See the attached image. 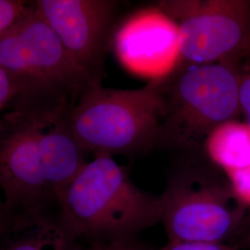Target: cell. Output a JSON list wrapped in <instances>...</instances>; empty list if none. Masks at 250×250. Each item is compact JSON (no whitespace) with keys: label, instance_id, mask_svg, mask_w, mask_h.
I'll list each match as a JSON object with an SVG mask.
<instances>
[{"label":"cell","instance_id":"obj_13","mask_svg":"<svg viewBox=\"0 0 250 250\" xmlns=\"http://www.w3.org/2000/svg\"><path fill=\"white\" fill-rule=\"evenodd\" d=\"M78 250H160L153 248L136 237H129L111 241L79 244Z\"/></svg>","mask_w":250,"mask_h":250},{"label":"cell","instance_id":"obj_3","mask_svg":"<svg viewBox=\"0 0 250 250\" xmlns=\"http://www.w3.org/2000/svg\"><path fill=\"white\" fill-rule=\"evenodd\" d=\"M164 104L159 80L139 89L84 90L63 116L81 148L94 156L132 155L161 144Z\"/></svg>","mask_w":250,"mask_h":250},{"label":"cell","instance_id":"obj_2","mask_svg":"<svg viewBox=\"0 0 250 250\" xmlns=\"http://www.w3.org/2000/svg\"><path fill=\"white\" fill-rule=\"evenodd\" d=\"M0 66L13 91L9 111L37 123L59 121L88 88L34 4L26 17L0 38Z\"/></svg>","mask_w":250,"mask_h":250},{"label":"cell","instance_id":"obj_14","mask_svg":"<svg viewBox=\"0 0 250 250\" xmlns=\"http://www.w3.org/2000/svg\"><path fill=\"white\" fill-rule=\"evenodd\" d=\"M237 198L250 209V167L226 174Z\"/></svg>","mask_w":250,"mask_h":250},{"label":"cell","instance_id":"obj_7","mask_svg":"<svg viewBox=\"0 0 250 250\" xmlns=\"http://www.w3.org/2000/svg\"><path fill=\"white\" fill-rule=\"evenodd\" d=\"M158 8L179 27L176 66L231 64L250 50V1H162Z\"/></svg>","mask_w":250,"mask_h":250},{"label":"cell","instance_id":"obj_10","mask_svg":"<svg viewBox=\"0 0 250 250\" xmlns=\"http://www.w3.org/2000/svg\"><path fill=\"white\" fill-rule=\"evenodd\" d=\"M57 209L0 213V250H78Z\"/></svg>","mask_w":250,"mask_h":250},{"label":"cell","instance_id":"obj_5","mask_svg":"<svg viewBox=\"0 0 250 250\" xmlns=\"http://www.w3.org/2000/svg\"><path fill=\"white\" fill-rule=\"evenodd\" d=\"M158 80L164 104L160 145L195 148L241 114V78L231 64L176 66Z\"/></svg>","mask_w":250,"mask_h":250},{"label":"cell","instance_id":"obj_11","mask_svg":"<svg viewBox=\"0 0 250 250\" xmlns=\"http://www.w3.org/2000/svg\"><path fill=\"white\" fill-rule=\"evenodd\" d=\"M208 159L226 174L250 167V127L236 120L218 126L204 142Z\"/></svg>","mask_w":250,"mask_h":250},{"label":"cell","instance_id":"obj_4","mask_svg":"<svg viewBox=\"0 0 250 250\" xmlns=\"http://www.w3.org/2000/svg\"><path fill=\"white\" fill-rule=\"evenodd\" d=\"M221 171L213 164H189L172 172L160 195L168 241L234 245L250 210Z\"/></svg>","mask_w":250,"mask_h":250},{"label":"cell","instance_id":"obj_17","mask_svg":"<svg viewBox=\"0 0 250 250\" xmlns=\"http://www.w3.org/2000/svg\"><path fill=\"white\" fill-rule=\"evenodd\" d=\"M239 102L241 114L245 118V124L250 127V74L241 78Z\"/></svg>","mask_w":250,"mask_h":250},{"label":"cell","instance_id":"obj_19","mask_svg":"<svg viewBox=\"0 0 250 250\" xmlns=\"http://www.w3.org/2000/svg\"><path fill=\"white\" fill-rule=\"evenodd\" d=\"M1 209H2V200H1V197H0V213H1Z\"/></svg>","mask_w":250,"mask_h":250},{"label":"cell","instance_id":"obj_15","mask_svg":"<svg viewBox=\"0 0 250 250\" xmlns=\"http://www.w3.org/2000/svg\"><path fill=\"white\" fill-rule=\"evenodd\" d=\"M160 250H240L235 245L168 241Z\"/></svg>","mask_w":250,"mask_h":250},{"label":"cell","instance_id":"obj_9","mask_svg":"<svg viewBox=\"0 0 250 250\" xmlns=\"http://www.w3.org/2000/svg\"><path fill=\"white\" fill-rule=\"evenodd\" d=\"M111 47L128 72L158 80L178 63L179 27L159 8L144 9L115 29Z\"/></svg>","mask_w":250,"mask_h":250},{"label":"cell","instance_id":"obj_1","mask_svg":"<svg viewBox=\"0 0 250 250\" xmlns=\"http://www.w3.org/2000/svg\"><path fill=\"white\" fill-rule=\"evenodd\" d=\"M57 213L73 241H111L161 224V200L138 188L113 157L95 156L64 190Z\"/></svg>","mask_w":250,"mask_h":250},{"label":"cell","instance_id":"obj_16","mask_svg":"<svg viewBox=\"0 0 250 250\" xmlns=\"http://www.w3.org/2000/svg\"><path fill=\"white\" fill-rule=\"evenodd\" d=\"M13 97V91L9 77L4 69L0 66V127L1 118L5 113L4 110L9 107L10 101Z\"/></svg>","mask_w":250,"mask_h":250},{"label":"cell","instance_id":"obj_6","mask_svg":"<svg viewBox=\"0 0 250 250\" xmlns=\"http://www.w3.org/2000/svg\"><path fill=\"white\" fill-rule=\"evenodd\" d=\"M13 111L0 127V197L6 212L57 209L69 180L41 144L43 126Z\"/></svg>","mask_w":250,"mask_h":250},{"label":"cell","instance_id":"obj_18","mask_svg":"<svg viewBox=\"0 0 250 250\" xmlns=\"http://www.w3.org/2000/svg\"><path fill=\"white\" fill-rule=\"evenodd\" d=\"M234 245L240 250H250V212L241 233Z\"/></svg>","mask_w":250,"mask_h":250},{"label":"cell","instance_id":"obj_12","mask_svg":"<svg viewBox=\"0 0 250 250\" xmlns=\"http://www.w3.org/2000/svg\"><path fill=\"white\" fill-rule=\"evenodd\" d=\"M33 7V1L0 0V38L26 17Z\"/></svg>","mask_w":250,"mask_h":250},{"label":"cell","instance_id":"obj_8","mask_svg":"<svg viewBox=\"0 0 250 250\" xmlns=\"http://www.w3.org/2000/svg\"><path fill=\"white\" fill-rule=\"evenodd\" d=\"M36 12L59 37L90 87L102 83L114 34L118 2L113 0H36Z\"/></svg>","mask_w":250,"mask_h":250}]
</instances>
